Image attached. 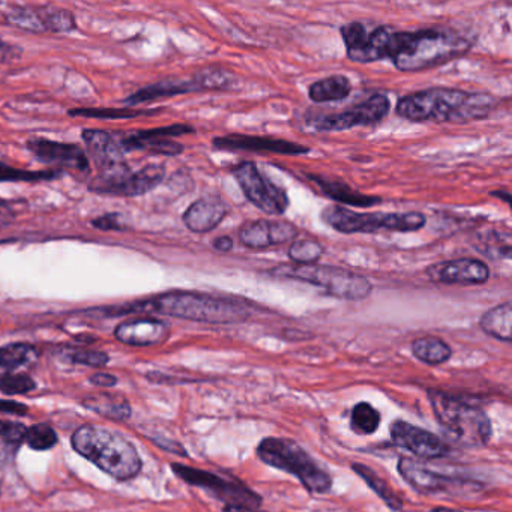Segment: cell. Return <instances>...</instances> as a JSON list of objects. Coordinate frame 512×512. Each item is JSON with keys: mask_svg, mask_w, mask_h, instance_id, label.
Masks as SVG:
<instances>
[{"mask_svg": "<svg viewBox=\"0 0 512 512\" xmlns=\"http://www.w3.org/2000/svg\"><path fill=\"white\" fill-rule=\"evenodd\" d=\"M298 227L283 220H256L244 224L239 230L242 245L251 250H265L274 245L295 241Z\"/></svg>", "mask_w": 512, "mask_h": 512, "instance_id": "cell-16", "label": "cell"}, {"mask_svg": "<svg viewBox=\"0 0 512 512\" xmlns=\"http://www.w3.org/2000/svg\"><path fill=\"white\" fill-rule=\"evenodd\" d=\"M26 428L22 424L14 422L0 421V440L5 442L17 443L25 439Z\"/></svg>", "mask_w": 512, "mask_h": 512, "instance_id": "cell-42", "label": "cell"}, {"mask_svg": "<svg viewBox=\"0 0 512 512\" xmlns=\"http://www.w3.org/2000/svg\"><path fill=\"white\" fill-rule=\"evenodd\" d=\"M193 83L199 91H229L235 88L236 77L224 68L208 67L194 74Z\"/></svg>", "mask_w": 512, "mask_h": 512, "instance_id": "cell-31", "label": "cell"}, {"mask_svg": "<svg viewBox=\"0 0 512 512\" xmlns=\"http://www.w3.org/2000/svg\"><path fill=\"white\" fill-rule=\"evenodd\" d=\"M88 409L107 416V418L116 419V421H125L130 418L131 407L125 398L112 394H98L86 398L83 401Z\"/></svg>", "mask_w": 512, "mask_h": 512, "instance_id": "cell-29", "label": "cell"}, {"mask_svg": "<svg viewBox=\"0 0 512 512\" xmlns=\"http://www.w3.org/2000/svg\"><path fill=\"white\" fill-rule=\"evenodd\" d=\"M32 389H35V382L26 374H7L0 377V391L4 394H28Z\"/></svg>", "mask_w": 512, "mask_h": 512, "instance_id": "cell-39", "label": "cell"}, {"mask_svg": "<svg viewBox=\"0 0 512 512\" xmlns=\"http://www.w3.org/2000/svg\"><path fill=\"white\" fill-rule=\"evenodd\" d=\"M194 128L190 125H170V127L154 128V130L139 131V133L125 136L119 140L122 151H148L154 154L176 157L184 152L181 143L173 142L172 137L193 134Z\"/></svg>", "mask_w": 512, "mask_h": 512, "instance_id": "cell-14", "label": "cell"}, {"mask_svg": "<svg viewBox=\"0 0 512 512\" xmlns=\"http://www.w3.org/2000/svg\"><path fill=\"white\" fill-rule=\"evenodd\" d=\"M83 140H85L89 155L94 158L101 172L127 166L121 143L107 131L85 130L83 131Z\"/></svg>", "mask_w": 512, "mask_h": 512, "instance_id": "cell-21", "label": "cell"}, {"mask_svg": "<svg viewBox=\"0 0 512 512\" xmlns=\"http://www.w3.org/2000/svg\"><path fill=\"white\" fill-rule=\"evenodd\" d=\"M473 247L491 260H503L511 257V233L502 230H484L476 235Z\"/></svg>", "mask_w": 512, "mask_h": 512, "instance_id": "cell-27", "label": "cell"}, {"mask_svg": "<svg viewBox=\"0 0 512 512\" xmlns=\"http://www.w3.org/2000/svg\"><path fill=\"white\" fill-rule=\"evenodd\" d=\"M91 382L94 383L95 386H100V388H112L118 383L115 376L107 373H98L92 376Z\"/></svg>", "mask_w": 512, "mask_h": 512, "instance_id": "cell-45", "label": "cell"}, {"mask_svg": "<svg viewBox=\"0 0 512 512\" xmlns=\"http://www.w3.org/2000/svg\"><path fill=\"white\" fill-rule=\"evenodd\" d=\"M323 251L325 248L319 242L308 241V239L293 241L289 248V259L295 265H314L323 256Z\"/></svg>", "mask_w": 512, "mask_h": 512, "instance_id": "cell-36", "label": "cell"}, {"mask_svg": "<svg viewBox=\"0 0 512 512\" xmlns=\"http://www.w3.org/2000/svg\"><path fill=\"white\" fill-rule=\"evenodd\" d=\"M191 92H199L193 80H166V82L155 83L140 89L127 98L125 104L136 106V104L148 103L158 98L175 97V95L191 94Z\"/></svg>", "mask_w": 512, "mask_h": 512, "instance_id": "cell-24", "label": "cell"}, {"mask_svg": "<svg viewBox=\"0 0 512 512\" xmlns=\"http://www.w3.org/2000/svg\"><path fill=\"white\" fill-rule=\"evenodd\" d=\"M307 179L319 187L323 196L329 197V199L341 203V205L356 206V208H370V206L379 205V203L382 202L380 197L365 196V194L352 190L346 182L338 181V179L326 178V176L322 175H313V173H308Z\"/></svg>", "mask_w": 512, "mask_h": 512, "instance_id": "cell-22", "label": "cell"}, {"mask_svg": "<svg viewBox=\"0 0 512 512\" xmlns=\"http://www.w3.org/2000/svg\"><path fill=\"white\" fill-rule=\"evenodd\" d=\"M169 334V326L152 317L127 320L118 325L115 331V337L128 346H157L164 343Z\"/></svg>", "mask_w": 512, "mask_h": 512, "instance_id": "cell-19", "label": "cell"}, {"mask_svg": "<svg viewBox=\"0 0 512 512\" xmlns=\"http://www.w3.org/2000/svg\"><path fill=\"white\" fill-rule=\"evenodd\" d=\"M491 196L496 197V199H502L508 205L511 203V193H508V191H493Z\"/></svg>", "mask_w": 512, "mask_h": 512, "instance_id": "cell-50", "label": "cell"}, {"mask_svg": "<svg viewBox=\"0 0 512 512\" xmlns=\"http://www.w3.org/2000/svg\"><path fill=\"white\" fill-rule=\"evenodd\" d=\"M4 17L11 26H16L23 31L35 32V34L46 32L38 10H32L29 7H11L10 10L4 11Z\"/></svg>", "mask_w": 512, "mask_h": 512, "instance_id": "cell-34", "label": "cell"}, {"mask_svg": "<svg viewBox=\"0 0 512 512\" xmlns=\"http://www.w3.org/2000/svg\"><path fill=\"white\" fill-rule=\"evenodd\" d=\"M61 175L59 170L50 169L43 172H29V170L14 169L7 164L0 163V182H41L52 181Z\"/></svg>", "mask_w": 512, "mask_h": 512, "instance_id": "cell-37", "label": "cell"}, {"mask_svg": "<svg viewBox=\"0 0 512 512\" xmlns=\"http://www.w3.org/2000/svg\"><path fill=\"white\" fill-rule=\"evenodd\" d=\"M320 217L326 226L344 235L380 232L409 233L421 230L427 224V218L419 212L361 214L340 205L328 206L323 209Z\"/></svg>", "mask_w": 512, "mask_h": 512, "instance_id": "cell-7", "label": "cell"}, {"mask_svg": "<svg viewBox=\"0 0 512 512\" xmlns=\"http://www.w3.org/2000/svg\"><path fill=\"white\" fill-rule=\"evenodd\" d=\"M20 55H22V50H20L19 47L11 46V44L0 40V62L14 61V59L19 58Z\"/></svg>", "mask_w": 512, "mask_h": 512, "instance_id": "cell-44", "label": "cell"}, {"mask_svg": "<svg viewBox=\"0 0 512 512\" xmlns=\"http://www.w3.org/2000/svg\"><path fill=\"white\" fill-rule=\"evenodd\" d=\"M28 149L38 161L55 167V170H67L73 175L82 176H88L91 172L88 155L80 146L47 139H32L29 140Z\"/></svg>", "mask_w": 512, "mask_h": 512, "instance_id": "cell-12", "label": "cell"}, {"mask_svg": "<svg viewBox=\"0 0 512 512\" xmlns=\"http://www.w3.org/2000/svg\"><path fill=\"white\" fill-rule=\"evenodd\" d=\"M257 455L268 466L296 476L311 493H328L332 488L331 475L293 440L266 437L257 446Z\"/></svg>", "mask_w": 512, "mask_h": 512, "instance_id": "cell-5", "label": "cell"}, {"mask_svg": "<svg viewBox=\"0 0 512 512\" xmlns=\"http://www.w3.org/2000/svg\"><path fill=\"white\" fill-rule=\"evenodd\" d=\"M164 176H166V170H164L163 166L151 164V166L143 167L139 172L130 173V175L125 176L119 182L113 196H143V194L155 190L164 181Z\"/></svg>", "mask_w": 512, "mask_h": 512, "instance_id": "cell-23", "label": "cell"}, {"mask_svg": "<svg viewBox=\"0 0 512 512\" xmlns=\"http://www.w3.org/2000/svg\"><path fill=\"white\" fill-rule=\"evenodd\" d=\"M70 359L76 364L89 365V367H104L109 362V356L95 350H76L71 353Z\"/></svg>", "mask_w": 512, "mask_h": 512, "instance_id": "cell-41", "label": "cell"}, {"mask_svg": "<svg viewBox=\"0 0 512 512\" xmlns=\"http://www.w3.org/2000/svg\"><path fill=\"white\" fill-rule=\"evenodd\" d=\"M73 448L119 481L134 478L142 469L136 448L121 434L95 425H83L73 434Z\"/></svg>", "mask_w": 512, "mask_h": 512, "instance_id": "cell-4", "label": "cell"}, {"mask_svg": "<svg viewBox=\"0 0 512 512\" xmlns=\"http://www.w3.org/2000/svg\"><path fill=\"white\" fill-rule=\"evenodd\" d=\"M0 412L14 413V415H25L28 407L16 401H0Z\"/></svg>", "mask_w": 512, "mask_h": 512, "instance_id": "cell-46", "label": "cell"}, {"mask_svg": "<svg viewBox=\"0 0 512 512\" xmlns=\"http://www.w3.org/2000/svg\"><path fill=\"white\" fill-rule=\"evenodd\" d=\"M380 413L377 412L376 407L371 406L370 403L356 404L352 409V415H350V427L355 433L361 434V436H368V434L376 433L380 427Z\"/></svg>", "mask_w": 512, "mask_h": 512, "instance_id": "cell-33", "label": "cell"}, {"mask_svg": "<svg viewBox=\"0 0 512 512\" xmlns=\"http://www.w3.org/2000/svg\"><path fill=\"white\" fill-rule=\"evenodd\" d=\"M352 92V83L346 76L335 74V76L326 77V79L317 80L308 88V97L313 103H334V101H343L349 97Z\"/></svg>", "mask_w": 512, "mask_h": 512, "instance_id": "cell-25", "label": "cell"}, {"mask_svg": "<svg viewBox=\"0 0 512 512\" xmlns=\"http://www.w3.org/2000/svg\"><path fill=\"white\" fill-rule=\"evenodd\" d=\"M172 469L179 478L184 479L188 484L203 488L218 500H223L226 505L247 506L254 509H259L262 505V497L238 479L223 478L215 473L182 466V464H173Z\"/></svg>", "mask_w": 512, "mask_h": 512, "instance_id": "cell-10", "label": "cell"}, {"mask_svg": "<svg viewBox=\"0 0 512 512\" xmlns=\"http://www.w3.org/2000/svg\"><path fill=\"white\" fill-rule=\"evenodd\" d=\"M23 440L32 449L47 451V449L53 448L58 443V436H56V431L49 427V425L38 424L26 430L25 439Z\"/></svg>", "mask_w": 512, "mask_h": 512, "instance_id": "cell-38", "label": "cell"}, {"mask_svg": "<svg viewBox=\"0 0 512 512\" xmlns=\"http://www.w3.org/2000/svg\"><path fill=\"white\" fill-rule=\"evenodd\" d=\"M212 247L220 253H229L233 250V239L230 236H220V238L215 239Z\"/></svg>", "mask_w": 512, "mask_h": 512, "instance_id": "cell-48", "label": "cell"}, {"mask_svg": "<svg viewBox=\"0 0 512 512\" xmlns=\"http://www.w3.org/2000/svg\"><path fill=\"white\" fill-rule=\"evenodd\" d=\"M212 145L220 151L272 152V154L281 155H305L311 152L310 148L299 143L274 139V137L244 136V134L215 137Z\"/></svg>", "mask_w": 512, "mask_h": 512, "instance_id": "cell-17", "label": "cell"}, {"mask_svg": "<svg viewBox=\"0 0 512 512\" xmlns=\"http://www.w3.org/2000/svg\"><path fill=\"white\" fill-rule=\"evenodd\" d=\"M428 280L440 284H484L490 278V268L472 257L446 260L427 269Z\"/></svg>", "mask_w": 512, "mask_h": 512, "instance_id": "cell-15", "label": "cell"}, {"mask_svg": "<svg viewBox=\"0 0 512 512\" xmlns=\"http://www.w3.org/2000/svg\"><path fill=\"white\" fill-rule=\"evenodd\" d=\"M352 469L355 470L356 475L361 476V478L367 482L368 487H370L389 508L394 509V511H401L403 502H401L400 497H398V494L395 493L373 469L361 463H353Z\"/></svg>", "mask_w": 512, "mask_h": 512, "instance_id": "cell-30", "label": "cell"}, {"mask_svg": "<svg viewBox=\"0 0 512 512\" xmlns=\"http://www.w3.org/2000/svg\"><path fill=\"white\" fill-rule=\"evenodd\" d=\"M431 512H464V511H458V509H451V508H434Z\"/></svg>", "mask_w": 512, "mask_h": 512, "instance_id": "cell-51", "label": "cell"}, {"mask_svg": "<svg viewBox=\"0 0 512 512\" xmlns=\"http://www.w3.org/2000/svg\"><path fill=\"white\" fill-rule=\"evenodd\" d=\"M229 212V205L220 197H203L185 211L182 220L191 232L208 233L220 226Z\"/></svg>", "mask_w": 512, "mask_h": 512, "instance_id": "cell-20", "label": "cell"}, {"mask_svg": "<svg viewBox=\"0 0 512 512\" xmlns=\"http://www.w3.org/2000/svg\"><path fill=\"white\" fill-rule=\"evenodd\" d=\"M38 13H40L46 31H52L55 34H65V32H71L76 29V17L68 10L47 7L44 10H38Z\"/></svg>", "mask_w": 512, "mask_h": 512, "instance_id": "cell-35", "label": "cell"}, {"mask_svg": "<svg viewBox=\"0 0 512 512\" xmlns=\"http://www.w3.org/2000/svg\"><path fill=\"white\" fill-rule=\"evenodd\" d=\"M512 304L509 301L491 308L481 317L482 331L496 340L511 343L512 341Z\"/></svg>", "mask_w": 512, "mask_h": 512, "instance_id": "cell-26", "label": "cell"}, {"mask_svg": "<svg viewBox=\"0 0 512 512\" xmlns=\"http://www.w3.org/2000/svg\"><path fill=\"white\" fill-rule=\"evenodd\" d=\"M428 398L437 421L455 439L467 446L488 443L491 437V421L481 407L436 389L428 391Z\"/></svg>", "mask_w": 512, "mask_h": 512, "instance_id": "cell-6", "label": "cell"}, {"mask_svg": "<svg viewBox=\"0 0 512 512\" xmlns=\"http://www.w3.org/2000/svg\"><path fill=\"white\" fill-rule=\"evenodd\" d=\"M473 40L448 28L421 29L392 34L388 59L403 73H419L448 64L470 52Z\"/></svg>", "mask_w": 512, "mask_h": 512, "instance_id": "cell-2", "label": "cell"}, {"mask_svg": "<svg viewBox=\"0 0 512 512\" xmlns=\"http://www.w3.org/2000/svg\"><path fill=\"white\" fill-rule=\"evenodd\" d=\"M157 311L164 316L193 322L211 323V325H232L241 323L250 317V310L241 302L233 299L218 298L208 293L175 292L163 293L157 298L130 308V311Z\"/></svg>", "mask_w": 512, "mask_h": 512, "instance_id": "cell-3", "label": "cell"}, {"mask_svg": "<svg viewBox=\"0 0 512 512\" xmlns=\"http://www.w3.org/2000/svg\"><path fill=\"white\" fill-rule=\"evenodd\" d=\"M232 175L238 181L244 196L265 214L283 215L289 209L286 190L266 178L253 161H242L233 167Z\"/></svg>", "mask_w": 512, "mask_h": 512, "instance_id": "cell-9", "label": "cell"}, {"mask_svg": "<svg viewBox=\"0 0 512 512\" xmlns=\"http://www.w3.org/2000/svg\"><path fill=\"white\" fill-rule=\"evenodd\" d=\"M223 512H266L262 511V509H254L247 508V506H230L226 505V508L223 509Z\"/></svg>", "mask_w": 512, "mask_h": 512, "instance_id": "cell-49", "label": "cell"}, {"mask_svg": "<svg viewBox=\"0 0 512 512\" xmlns=\"http://www.w3.org/2000/svg\"><path fill=\"white\" fill-rule=\"evenodd\" d=\"M16 214L7 203H0V229L13 223Z\"/></svg>", "mask_w": 512, "mask_h": 512, "instance_id": "cell-47", "label": "cell"}, {"mask_svg": "<svg viewBox=\"0 0 512 512\" xmlns=\"http://www.w3.org/2000/svg\"><path fill=\"white\" fill-rule=\"evenodd\" d=\"M398 472L407 484L412 485L422 494H454L457 493L458 488L463 487V482L439 475L410 458H401L398 463Z\"/></svg>", "mask_w": 512, "mask_h": 512, "instance_id": "cell-18", "label": "cell"}, {"mask_svg": "<svg viewBox=\"0 0 512 512\" xmlns=\"http://www.w3.org/2000/svg\"><path fill=\"white\" fill-rule=\"evenodd\" d=\"M92 224L100 230H122L119 215L116 214L104 215V217H100L97 218V220L92 221Z\"/></svg>", "mask_w": 512, "mask_h": 512, "instance_id": "cell-43", "label": "cell"}, {"mask_svg": "<svg viewBox=\"0 0 512 512\" xmlns=\"http://www.w3.org/2000/svg\"><path fill=\"white\" fill-rule=\"evenodd\" d=\"M35 358L37 350L29 344L17 343L0 347V374H8L23 365L31 364Z\"/></svg>", "mask_w": 512, "mask_h": 512, "instance_id": "cell-32", "label": "cell"}, {"mask_svg": "<svg viewBox=\"0 0 512 512\" xmlns=\"http://www.w3.org/2000/svg\"><path fill=\"white\" fill-rule=\"evenodd\" d=\"M70 115L85 116V118L128 119L145 115V112H136L131 109H76L71 110Z\"/></svg>", "mask_w": 512, "mask_h": 512, "instance_id": "cell-40", "label": "cell"}, {"mask_svg": "<svg viewBox=\"0 0 512 512\" xmlns=\"http://www.w3.org/2000/svg\"><path fill=\"white\" fill-rule=\"evenodd\" d=\"M389 431L395 446L406 449L422 460H437L449 454L448 445L439 436L410 422L398 419L391 424Z\"/></svg>", "mask_w": 512, "mask_h": 512, "instance_id": "cell-13", "label": "cell"}, {"mask_svg": "<svg viewBox=\"0 0 512 512\" xmlns=\"http://www.w3.org/2000/svg\"><path fill=\"white\" fill-rule=\"evenodd\" d=\"M412 353L416 359L427 365H442L452 356V349L437 337H421L412 343Z\"/></svg>", "mask_w": 512, "mask_h": 512, "instance_id": "cell-28", "label": "cell"}, {"mask_svg": "<svg viewBox=\"0 0 512 512\" xmlns=\"http://www.w3.org/2000/svg\"><path fill=\"white\" fill-rule=\"evenodd\" d=\"M496 104V98L484 92L428 88L401 98L395 112L410 122L467 124L488 118Z\"/></svg>", "mask_w": 512, "mask_h": 512, "instance_id": "cell-1", "label": "cell"}, {"mask_svg": "<svg viewBox=\"0 0 512 512\" xmlns=\"http://www.w3.org/2000/svg\"><path fill=\"white\" fill-rule=\"evenodd\" d=\"M278 277L293 278L304 281L325 290L334 298L346 299V301H362L368 298L373 290V284L364 275L356 274L346 268L328 265H292L280 266L274 269Z\"/></svg>", "mask_w": 512, "mask_h": 512, "instance_id": "cell-8", "label": "cell"}, {"mask_svg": "<svg viewBox=\"0 0 512 512\" xmlns=\"http://www.w3.org/2000/svg\"><path fill=\"white\" fill-rule=\"evenodd\" d=\"M389 113H391V100L385 94H374L347 112L322 116L314 124V130L319 133H337V131H347L352 128L373 127L388 118Z\"/></svg>", "mask_w": 512, "mask_h": 512, "instance_id": "cell-11", "label": "cell"}]
</instances>
